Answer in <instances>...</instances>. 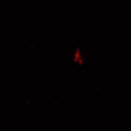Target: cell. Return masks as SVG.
Returning a JSON list of instances; mask_svg holds the SVG:
<instances>
[{
    "mask_svg": "<svg viewBox=\"0 0 131 131\" xmlns=\"http://www.w3.org/2000/svg\"><path fill=\"white\" fill-rule=\"evenodd\" d=\"M73 58L74 61L75 62L80 63L83 62V57H82L81 51L79 48H77L74 52Z\"/></svg>",
    "mask_w": 131,
    "mask_h": 131,
    "instance_id": "obj_1",
    "label": "cell"
}]
</instances>
